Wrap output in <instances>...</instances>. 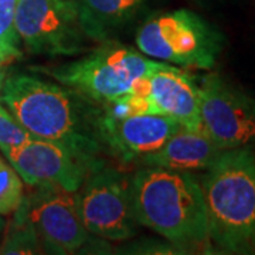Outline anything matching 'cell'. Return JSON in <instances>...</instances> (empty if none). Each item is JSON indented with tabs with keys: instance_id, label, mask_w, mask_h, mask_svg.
Listing matches in <instances>:
<instances>
[{
	"instance_id": "6da1fadb",
	"label": "cell",
	"mask_w": 255,
	"mask_h": 255,
	"mask_svg": "<svg viewBox=\"0 0 255 255\" xmlns=\"http://www.w3.org/2000/svg\"><path fill=\"white\" fill-rule=\"evenodd\" d=\"M0 102L33 137L64 143L82 155L98 157L100 104L68 87L30 74L4 77Z\"/></svg>"
},
{
	"instance_id": "ba28073f",
	"label": "cell",
	"mask_w": 255,
	"mask_h": 255,
	"mask_svg": "<svg viewBox=\"0 0 255 255\" xmlns=\"http://www.w3.org/2000/svg\"><path fill=\"white\" fill-rule=\"evenodd\" d=\"M204 132L221 150L255 145V101L220 74L199 85Z\"/></svg>"
},
{
	"instance_id": "30bf717a",
	"label": "cell",
	"mask_w": 255,
	"mask_h": 255,
	"mask_svg": "<svg viewBox=\"0 0 255 255\" xmlns=\"http://www.w3.org/2000/svg\"><path fill=\"white\" fill-rule=\"evenodd\" d=\"M3 155L28 186L50 183L68 191H78L85 177L104 164L98 157L82 155L64 143L40 137H30Z\"/></svg>"
},
{
	"instance_id": "7a4b0ae2",
	"label": "cell",
	"mask_w": 255,
	"mask_h": 255,
	"mask_svg": "<svg viewBox=\"0 0 255 255\" xmlns=\"http://www.w3.org/2000/svg\"><path fill=\"white\" fill-rule=\"evenodd\" d=\"M130 193L137 224L179 250L210 246L201 184L190 172L146 166L130 179Z\"/></svg>"
},
{
	"instance_id": "277c9868",
	"label": "cell",
	"mask_w": 255,
	"mask_h": 255,
	"mask_svg": "<svg viewBox=\"0 0 255 255\" xmlns=\"http://www.w3.org/2000/svg\"><path fill=\"white\" fill-rule=\"evenodd\" d=\"M166 64L149 60L133 48L104 43L75 61L40 71L102 105L129 94L135 80L150 75Z\"/></svg>"
},
{
	"instance_id": "ac0fdd59",
	"label": "cell",
	"mask_w": 255,
	"mask_h": 255,
	"mask_svg": "<svg viewBox=\"0 0 255 255\" xmlns=\"http://www.w3.org/2000/svg\"><path fill=\"white\" fill-rule=\"evenodd\" d=\"M33 137L18 124L9 110L0 104V150L4 153L11 147L23 145Z\"/></svg>"
},
{
	"instance_id": "5bb4252c",
	"label": "cell",
	"mask_w": 255,
	"mask_h": 255,
	"mask_svg": "<svg viewBox=\"0 0 255 255\" xmlns=\"http://www.w3.org/2000/svg\"><path fill=\"white\" fill-rule=\"evenodd\" d=\"M146 3L147 0H80L82 23L94 43H108Z\"/></svg>"
},
{
	"instance_id": "3957f363",
	"label": "cell",
	"mask_w": 255,
	"mask_h": 255,
	"mask_svg": "<svg viewBox=\"0 0 255 255\" xmlns=\"http://www.w3.org/2000/svg\"><path fill=\"white\" fill-rule=\"evenodd\" d=\"M210 244L255 254V145L223 150L201 179Z\"/></svg>"
},
{
	"instance_id": "e0dca14e",
	"label": "cell",
	"mask_w": 255,
	"mask_h": 255,
	"mask_svg": "<svg viewBox=\"0 0 255 255\" xmlns=\"http://www.w3.org/2000/svg\"><path fill=\"white\" fill-rule=\"evenodd\" d=\"M23 199V180L10 164L0 159V216L13 214Z\"/></svg>"
},
{
	"instance_id": "4fadbf2b",
	"label": "cell",
	"mask_w": 255,
	"mask_h": 255,
	"mask_svg": "<svg viewBox=\"0 0 255 255\" xmlns=\"http://www.w3.org/2000/svg\"><path fill=\"white\" fill-rule=\"evenodd\" d=\"M221 152L223 150L206 132L182 128L169 137L160 149L145 156L139 162L150 167L190 172L209 169Z\"/></svg>"
},
{
	"instance_id": "5b68a950",
	"label": "cell",
	"mask_w": 255,
	"mask_h": 255,
	"mask_svg": "<svg viewBox=\"0 0 255 255\" xmlns=\"http://www.w3.org/2000/svg\"><path fill=\"white\" fill-rule=\"evenodd\" d=\"M142 54L189 68L209 70L216 65L223 37L213 26L187 9L147 18L135 37Z\"/></svg>"
},
{
	"instance_id": "52a82bcc",
	"label": "cell",
	"mask_w": 255,
	"mask_h": 255,
	"mask_svg": "<svg viewBox=\"0 0 255 255\" xmlns=\"http://www.w3.org/2000/svg\"><path fill=\"white\" fill-rule=\"evenodd\" d=\"M87 231L107 241H125L136 234L130 179L105 164L92 170L77 191Z\"/></svg>"
},
{
	"instance_id": "7c38bea8",
	"label": "cell",
	"mask_w": 255,
	"mask_h": 255,
	"mask_svg": "<svg viewBox=\"0 0 255 255\" xmlns=\"http://www.w3.org/2000/svg\"><path fill=\"white\" fill-rule=\"evenodd\" d=\"M152 98L159 111L176 119L183 128L201 130L200 92L199 85L187 73L170 64L149 75Z\"/></svg>"
},
{
	"instance_id": "9a60e30c",
	"label": "cell",
	"mask_w": 255,
	"mask_h": 255,
	"mask_svg": "<svg viewBox=\"0 0 255 255\" xmlns=\"http://www.w3.org/2000/svg\"><path fill=\"white\" fill-rule=\"evenodd\" d=\"M14 219L6 228L4 236L0 240V254H38L43 250L41 241L36 230L30 224L24 213L18 207Z\"/></svg>"
},
{
	"instance_id": "ffe728a7",
	"label": "cell",
	"mask_w": 255,
	"mask_h": 255,
	"mask_svg": "<svg viewBox=\"0 0 255 255\" xmlns=\"http://www.w3.org/2000/svg\"><path fill=\"white\" fill-rule=\"evenodd\" d=\"M3 231H4V221H3V219H0V240L3 236Z\"/></svg>"
},
{
	"instance_id": "d6986e66",
	"label": "cell",
	"mask_w": 255,
	"mask_h": 255,
	"mask_svg": "<svg viewBox=\"0 0 255 255\" xmlns=\"http://www.w3.org/2000/svg\"><path fill=\"white\" fill-rule=\"evenodd\" d=\"M3 64L0 61V88H1V84H3V80H4V70H3Z\"/></svg>"
},
{
	"instance_id": "8992f818",
	"label": "cell",
	"mask_w": 255,
	"mask_h": 255,
	"mask_svg": "<svg viewBox=\"0 0 255 255\" xmlns=\"http://www.w3.org/2000/svg\"><path fill=\"white\" fill-rule=\"evenodd\" d=\"M14 24L20 41L33 54H82L94 43L77 0H17Z\"/></svg>"
},
{
	"instance_id": "2e32d148",
	"label": "cell",
	"mask_w": 255,
	"mask_h": 255,
	"mask_svg": "<svg viewBox=\"0 0 255 255\" xmlns=\"http://www.w3.org/2000/svg\"><path fill=\"white\" fill-rule=\"evenodd\" d=\"M17 0H0V61L10 63L21 57L14 17Z\"/></svg>"
},
{
	"instance_id": "8fae6325",
	"label": "cell",
	"mask_w": 255,
	"mask_h": 255,
	"mask_svg": "<svg viewBox=\"0 0 255 255\" xmlns=\"http://www.w3.org/2000/svg\"><path fill=\"white\" fill-rule=\"evenodd\" d=\"M182 125L163 114H140L114 118L101 110L98 135L105 147L122 162L140 160L160 149Z\"/></svg>"
},
{
	"instance_id": "9c48e42d",
	"label": "cell",
	"mask_w": 255,
	"mask_h": 255,
	"mask_svg": "<svg viewBox=\"0 0 255 255\" xmlns=\"http://www.w3.org/2000/svg\"><path fill=\"white\" fill-rule=\"evenodd\" d=\"M20 209L36 230L43 250L53 254H71L82 250L91 238L84 226L77 191L55 184H40L24 197Z\"/></svg>"
}]
</instances>
